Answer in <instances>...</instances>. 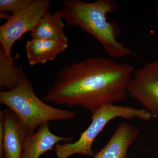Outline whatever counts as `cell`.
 <instances>
[{
    "mask_svg": "<svg viewBox=\"0 0 158 158\" xmlns=\"http://www.w3.org/2000/svg\"><path fill=\"white\" fill-rule=\"evenodd\" d=\"M135 67L99 56L62 65L42 100L71 108L82 107L92 113L98 107L125 100Z\"/></svg>",
    "mask_w": 158,
    "mask_h": 158,
    "instance_id": "1",
    "label": "cell"
},
{
    "mask_svg": "<svg viewBox=\"0 0 158 158\" xmlns=\"http://www.w3.org/2000/svg\"><path fill=\"white\" fill-rule=\"evenodd\" d=\"M128 96L158 119V61L135 70L127 87Z\"/></svg>",
    "mask_w": 158,
    "mask_h": 158,
    "instance_id": "6",
    "label": "cell"
},
{
    "mask_svg": "<svg viewBox=\"0 0 158 158\" xmlns=\"http://www.w3.org/2000/svg\"><path fill=\"white\" fill-rule=\"evenodd\" d=\"M71 137H63L52 133L49 123L41 125L38 130L29 135L24 146L22 158H39L42 155L52 149L61 141L69 143Z\"/></svg>",
    "mask_w": 158,
    "mask_h": 158,
    "instance_id": "9",
    "label": "cell"
},
{
    "mask_svg": "<svg viewBox=\"0 0 158 158\" xmlns=\"http://www.w3.org/2000/svg\"><path fill=\"white\" fill-rule=\"evenodd\" d=\"M33 0H1L0 12H10L12 14L24 10Z\"/></svg>",
    "mask_w": 158,
    "mask_h": 158,
    "instance_id": "13",
    "label": "cell"
},
{
    "mask_svg": "<svg viewBox=\"0 0 158 158\" xmlns=\"http://www.w3.org/2000/svg\"><path fill=\"white\" fill-rule=\"evenodd\" d=\"M10 15L7 12H0V18L1 19H8Z\"/></svg>",
    "mask_w": 158,
    "mask_h": 158,
    "instance_id": "15",
    "label": "cell"
},
{
    "mask_svg": "<svg viewBox=\"0 0 158 158\" xmlns=\"http://www.w3.org/2000/svg\"><path fill=\"white\" fill-rule=\"evenodd\" d=\"M114 0H98L88 2L81 0H66L59 10L68 26L80 27L92 35L110 58L122 59L138 56L117 40L120 30L117 23L110 22L107 16L118 10Z\"/></svg>",
    "mask_w": 158,
    "mask_h": 158,
    "instance_id": "2",
    "label": "cell"
},
{
    "mask_svg": "<svg viewBox=\"0 0 158 158\" xmlns=\"http://www.w3.org/2000/svg\"><path fill=\"white\" fill-rule=\"evenodd\" d=\"M0 102L17 116L29 135L37 127L52 121L71 120L76 113L47 104L35 94L33 83L24 74L16 88L0 92Z\"/></svg>",
    "mask_w": 158,
    "mask_h": 158,
    "instance_id": "3",
    "label": "cell"
},
{
    "mask_svg": "<svg viewBox=\"0 0 158 158\" xmlns=\"http://www.w3.org/2000/svg\"><path fill=\"white\" fill-rule=\"evenodd\" d=\"M139 130L132 125H118L107 144L93 158H127L131 145L139 136Z\"/></svg>",
    "mask_w": 158,
    "mask_h": 158,
    "instance_id": "8",
    "label": "cell"
},
{
    "mask_svg": "<svg viewBox=\"0 0 158 158\" xmlns=\"http://www.w3.org/2000/svg\"><path fill=\"white\" fill-rule=\"evenodd\" d=\"M4 123V158H22L24 146L29 135L27 128L10 109L0 111Z\"/></svg>",
    "mask_w": 158,
    "mask_h": 158,
    "instance_id": "7",
    "label": "cell"
},
{
    "mask_svg": "<svg viewBox=\"0 0 158 158\" xmlns=\"http://www.w3.org/2000/svg\"><path fill=\"white\" fill-rule=\"evenodd\" d=\"M65 25L60 11L51 14L47 11L31 32L32 38L59 40L68 42L64 32Z\"/></svg>",
    "mask_w": 158,
    "mask_h": 158,
    "instance_id": "11",
    "label": "cell"
},
{
    "mask_svg": "<svg viewBox=\"0 0 158 158\" xmlns=\"http://www.w3.org/2000/svg\"><path fill=\"white\" fill-rule=\"evenodd\" d=\"M4 131V123L2 117L0 116V158H4L3 152V136Z\"/></svg>",
    "mask_w": 158,
    "mask_h": 158,
    "instance_id": "14",
    "label": "cell"
},
{
    "mask_svg": "<svg viewBox=\"0 0 158 158\" xmlns=\"http://www.w3.org/2000/svg\"><path fill=\"white\" fill-rule=\"evenodd\" d=\"M91 114V123L81 133L77 141L73 143L56 144L54 150L58 158H67L74 154L94 156L92 147L94 140L113 119L118 117L126 119L138 118L148 121L152 117L144 108L137 109L113 104L102 105Z\"/></svg>",
    "mask_w": 158,
    "mask_h": 158,
    "instance_id": "4",
    "label": "cell"
},
{
    "mask_svg": "<svg viewBox=\"0 0 158 158\" xmlns=\"http://www.w3.org/2000/svg\"><path fill=\"white\" fill-rule=\"evenodd\" d=\"M156 13L157 17L158 18V1L157 3L156 8Z\"/></svg>",
    "mask_w": 158,
    "mask_h": 158,
    "instance_id": "16",
    "label": "cell"
},
{
    "mask_svg": "<svg viewBox=\"0 0 158 158\" xmlns=\"http://www.w3.org/2000/svg\"><path fill=\"white\" fill-rule=\"evenodd\" d=\"M24 74L22 66H18L14 62H9L7 60L5 51L0 46V88L2 91L12 90L16 88L20 79Z\"/></svg>",
    "mask_w": 158,
    "mask_h": 158,
    "instance_id": "12",
    "label": "cell"
},
{
    "mask_svg": "<svg viewBox=\"0 0 158 158\" xmlns=\"http://www.w3.org/2000/svg\"><path fill=\"white\" fill-rule=\"evenodd\" d=\"M52 7L49 0H33L28 7L11 15L7 22L0 27L1 46L9 62H14L15 59L11 56V54L15 43L25 33L31 32Z\"/></svg>",
    "mask_w": 158,
    "mask_h": 158,
    "instance_id": "5",
    "label": "cell"
},
{
    "mask_svg": "<svg viewBox=\"0 0 158 158\" xmlns=\"http://www.w3.org/2000/svg\"><path fill=\"white\" fill-rule=\"evenodd\" d=\"M68 47V42L63 40L32 38L26 44L29 64L35 65L53 61L59 54L65 52Z\"/></svg>",
    "mask_w": 158,
    "mask_h": 158,
    "instance_id": "10",
    "label": "cell"
}]
</instances>
